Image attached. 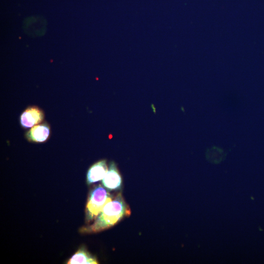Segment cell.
<instances>
[{"label":"cell","instance_id":"obj_1","mask_svg":"<svg viewBox=\"0 0 264 264\" xmlns=\"http://www.w3.org/2000/svg\"><path fill=\"white\" fill-rule=\"evenodd\" d=\"M130 214V210L121 193L108 203L93 223L80 229L84 233L100 232L113 226L124 217Z\"/></svg>","mask_w":264,"mask_h":264},{"label":"cell","instance_id":"obj_5","mask_svg":"<svg viewBox=\"0 0 264 264\" xmlns=\"http://www.w3.org/2000/svg\"><path fill=\"white\" fill-rule=\"evenodd\" d=\"M44 118V114L42 110L36 107H31L22 112L20 122L23 128H31L40 123Z\"/></svg>","mask_w":264,"mask_h":264},{"label":"cell","instance_id":"obj_4","mask_svg":"<svg viewBox=\"0 0 264 264\" xmlns=\"http://www.w3.org/2000/svg\"><path fill=\"white\" fill-rule=\"evenodd\" d=\"M122 177L116 164L110 163L108 171L102 179L103 186L109 190L119 189L122 185Z\"/></svg>","mask_w":264,"mask_h":264},{"label":"cell","instance_id":"obj_8","mask_svg":"<svg viewBox=\"0 0 264 264\" xmlns=\"http://www.w3.org/2000/svg\"><path fill=\"white\" fill-rule=\"evenodd\" d=\"M68 264H98L97 259L85 247L80 248L68 261Z\"/></svg>","mask_w":264,"mask_h":264},{"label":"cell","instance_id":"obj_7","mask_svg":"<svg viewBox=\"0 0 264 264\" xmlns=\"http://www.w3.org/2000/svg\"><path fill=\"white\" fill-rule=\"evenodd\" d=\"M49 134V126L43 123L32 127L26 133V137L30 141L43 142L46 140Z\"/></svg>","mask_w":264,"mask_h":264},{"label":"cell","instance_id":"obj_2","mask_svg":"<svg viewBox=\"0 0 264 264\" xmlns=\"http://www.w3.org/2000/svg\"><path fill=\"white\" fill-rule=\"evenodd\" d=\"M112 200L110 195L101 185L95 187L89 193L86 207V222L94 220L105 206Z\"/></svg>","mask_w":264,"mask_h":264},{"label":"cell","instance_id":"obj_3","mask_svg":"<svg viewBox=\"0 0 264 264\" xmlns=\"http://www.w3.org/2000/svg\"><path fill=\"white\" fill-rule=\"evenodd\" d=\"M47 22L42 16H32L25 18L22 22L24 33L31 37H41L46 31Z\"/></svg>","mask_w":264,"mask_h":264},{"label":"cell","instance_id":"obj_6","mask_svg":"<svg viewBox=\"0 0 264 264\" xmlns=\"http://www.w3.org/2000/svg\"><path fill=\"white\" fill-rule=\"evenodd\" d=\"M108 169L106 160H100L92 165L88 169L87 175L88 184L102 180Z\"/></svg>","mask_w":264,"mask_h":264}]
</instances>
